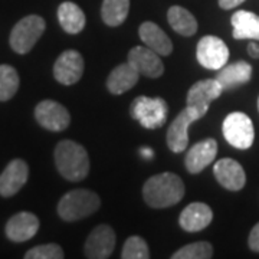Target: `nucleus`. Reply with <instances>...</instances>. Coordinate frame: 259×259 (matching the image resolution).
Instances as JSON below:
<instances>
[{"instance_id": "1", "label": "nucleus", "mask_w": 259, "mask_h": 259, "mask_svg": "<svg viewBox=\"0 0 259 259\" xmlns=\"http://www.w3.org/2000/svg\"><path fill=\"white\" fill-rule=\"evenodd\" d=\"M185 196V183L180 177L164 171L151 176L143 187V197L150 207L164 209L177 204Z\"/></svg>"}, {"instance_id": "2", "label": "nucleus", "mask_w": 259, "mask_h": 259, "mask_svg": "<svg viewBox=\"0 0 259 259\" xmlns=\"http://www.w3.org/2000/svg\"><path fill=\"white\" fill-rule=\"evenodd\" d=\"M55 164L59 175L69 182H81L90 173V157L87 150L72 140L58 143Z\"/></svg>"}, {"instance_id": "3", "label": "nucleus", "mask_w": 259, "mask_h": 259, "mask_svg": "<svg viewBox=\"0 0 259 259\" xmlns=\"http://www.w3.org/2000/svg\"><path fill=\"white\" fill-rule=\"evenodd\" d=\"M101 206L98 194L87 189H75L65 194L58 203V214L66 222L88 218Z\"/></svg>"}, {"instance_id": "4", "label": "nucleus", "mask_w": 259, "mask_h": 259, "mask_svg": "<svg viewBox=\"0 0 259 259\" xmlns=\"http://www.w3.org/2000/svg\"><path fill=\"white\" fill-rule=\"evenodd\" d=\"M44 32H45L44 18L37 15H29L26 18L20 19L15 25V28L12 29L9 39L10 47L16 54L25 55L35 47V44L44 35Z\"/></svg>"}, {"instance_id": "5", "label": "nucleus", "mask_w": 259, "mask_h": 259, "mask_svg": "<svg viewBox=\"0 0 259 259\" xmlns=\"http://www.w3.org/2000/svg\"><path fill=\"white\" fill-rule=\"evenodd\" d=\"M131 117L137 120L148 130H156L161 127L167 120L168 107L163 98H150V97H137L131 104Z\"/></svg>"}, {"instance_id": "6", "label": "nucleus", "mask_w": 259, "mask_h": 259, "mask_svg": "<svg viewBox=\"0 0 259 259\" xmlns=\"http://www.w3.org/2000/svg\"><path fill=\"white\" fill-rule=\"evenodd\" d=\"M222 131L225 140L232 147L248 150L255 140V128L249 117L245 112H231L223 120Z\"/></svg>"}, {"instance_id": "7", "label": "nucleus", "mask_w": 259, "mask_h": 259, "mask_svg": "<svg viewBox=\"0 0 259 259\" xmlns=\"http://www.w3.org/2000/svg\"><path fill=\"white\" fill-rule=\"evenodd\" d=\"M203 118L202 112L187 105L177 115L167 130V146L173 153H182L189 146V127L194 121Z\"/></svg>"}, {"instance_id": "8", "label": "nucleus", "mask_w": 259, "mask_h": 259, "mask_svg": "<svg viewBox=\"0 0 259 259\" xmlns=\"http://www.w3.org/2000/svg\"><path fill=\"white\" fill-rule=\"evenodd\" d=\"M196 58L203 68L216 71L226 65L229 59V49L221 37L207 35L199 40Z\"/></svg>"}, {"instance_id": "9", "label": "nucleus", "mask_w": 259, "mask_h": 259, "mask_svg": "<svg viewBox=\"0 0 259 259\" xmlns=\"http://www.w3.org/2000/svg\"><path fill=\"white\" fill-rule=\"evenodd\" d=\"M35 118L36 121L49 131H64L69 127L71 115L62 104L45 100L40 101L35 108Z\"/></svg>"}, {"instance_id": "10", "label": "nucleus", "mask_w": 259, "mask_h": 259, "mask_svg": "<svg viewBox=\"0 0 259 259\" xmlns=\"http://www.w3.org/2000/svg\"><path fill=\"white\" fill-rule=\"evenodd\" d=\"M83 74V58L82 55L74 51H65L58 56L54 65V76L62 85H74L76 83Z\"/></svg>"}, {"instance_id": "11", "label": "nucleus", "mask_w": 259, "mask_h": 259, "mask_svg": "<svg viewBox=\"0 0 259 259\" xmlns=\"http://www.w3.org/2000/svg\"><path fill=\"white\" fill-rule=\"evenodd\" d=\"M115 248V233L111 226L100 225L94 229L85 242V256L90 259L110 258Z\"/></svg>"}, {"instance_id": "12", "label": "nucleus", "mask_w": 259, "mask_h": 259, "mask_svg": "<svg viewBox=\"0 0 259 259\" xmlns=\"http://www.w3.org/2000/svg\"><path fill=\"white\" fill-rule=\"evenodd\" d=\"M213 175L219 185L231 192L241 190L246 183V173L243 167L233 158H221L219 161H216L213 167Z\"/></svg>"}, {"instance_id": "13", "label": "nucleus", "mask_w": 259, "mask_h": 259, "mask_svg": "<svg viewBox=\"0 0 259 259\" xmlns=\"http://www.w3.org/2000/svg\"><path fill=\"white\" fill-rule=\"evenodd\" d=\"M223 91L225 90L216 78L214 79H202V81L194 83L193 87L189 90L187 105L199 110L204 117V114L209 111L210 102L216 98H219Z\"/></svg>"}, {"instance_id": "14", "label": "nucleus", "mask_w": 259, "mask_h": 259, "mask_svg": "<svg viewBox=\"0 0 259 259\" xmlns=\"http://www.w3.org/2000/svg\"><path fill=\"white\" fill-rule=\"evenodd\" d=\"M128 62L140 75L147 78H160L164 72V65L157 52L148 47H134L128 52Z\"/></svg>"}, {"instance_id": "15", "label": "nucleus", "mask_w": 259, "mask_h": 259, "mask_svg": "<svg viewBox=\"0 0 259 259\" xmlns=\"http://www.w3.org/2000/svg\"><path fill=\"white\" fill-rule=\"evenodd\" d=\"M29 167L26 161L15 158L0 175V196L10 197L15 196L28 182Z\"/></svg>"}, {"instance_id": "16", "label": "nucleus", "mask_w": 259, "mask_h": 259, "mask_svg": "<svg viewBox=\"0 0 259 259\" xmlns=\"http://www.w3.org/2000/svg\"><path fill=\"white\" fill-rule=\"evenodd\" d=\"M218 154V143L216 140L206 139L196 143L193 147L189 148L185 158V166L189 173L197 175L203 171L206 167L212 163Z\"/></svg>"}, {"instance_id": "17", "label": "nucleus", "mask_w": 259, "mask_h": 259, "mask_svg": "<svg viewBox=\"0 0 259 259\" xmlns=\"http://www.w3.org/2000/svg\"><path fill=\"white\" fill-rule=\"evenodd\" d=\"M39 219L33 213L20 212L12 216L6 223V236L12 242H26L36 235Z\"/></svg>"}, {"instance_id": "18", "label": "nucleus", "mask_w": 259, "mask_h": 259, "mask_svg": "<svg viewBox=\"0 0 259 259\" xmlns=\"http://www.w3.org/2000/svg\"><path fill=\"white\" fill-rule=\"evenodd\" d=\"M213 219L212 209L207 204L194 202L186 206L180 213L179 223L180 228L186 232H200L206 229Z\"/></svg>"}, {"instance_id": "19", "label": "nucleus", "mask_w": 259, "mask_h": 259, "mask_svg": "<svg viewBox=\"0 0 259 259\" xmlns=\"http://www.w3.org/2000/svg\"><path fill=\"white\" fill-rule=\"evenodd\" d=\"M140 39L143 40V44L153 49L154 52H157L160 56H167L171 54L173 51V44L170 40V37L167 36L163 32V29L154 22H144L141 23L139 28Z\"/></svg>"}, {"instance_id": "20", "label": "nucleus", "mask_w": 259, "mask_h": 259, "mask_svg": "<svg viewBox=\"0 0 259 259\" xmlns=\"http://www.w3.org/2000/svg\"><path fill=\"white\" fill-rule=\"evenodd\" d=\"M139 78L140 72L130 62L121 64L117 68H114L111 74L108 75L107 88L114 95H121V94L127 93L139 82Z\"/></svg>"}, {"instance_id": "21", "label": "nucleus", "mask_w": 259, "mask_h": 259, "mask_svg": "<svg viewBox=\"0 0 259 259\" xmlns=\"http://www.w3.org/2000/svg\"><path fill=\"white\" fill-rule=\"evenodd\" d=\"M235 39H252L259 40V16L249 10H238L232 15Z\"/></svg>"}, {"instance_id": "22", "label": "nucleus", "mask_w": 259, "mask_h": 259, "mask_svg": "<svg viewBox=\"0 0 259 259\" xmlns=\"http://www.w3.org/2000/svg\"><path fill=\"white\" fill-rule=\"evenodd\" d=\"M250 76H252V66L245 61H239L221 68L216 79L221 82L223 90H232L249 82Z\"/></svg>"}, {"instance_id": "23", "label": "nucleus", "mask_w": 259, "mask_h": 259, "mask_svg": "<svg viewBox=\"0 0 259 259\" xmlns=\"http://www.w3.org/2000/svg\"><path fill=\"white\" fill-rule=\"evenodd\" d=\"M58 20L66 33L76 35L85 28V13L74 2H64L58 8Z\"/></svg>"}, {"instance_id": "24", "label": "nucleus", "mask_w": 259, "mask_h": 259, "mask_svg": "<svg viewBox=\"0 0 259 259\" xmlns=\"http://www.w3.org/2000/svg\"><path fill=\"white\" fill-rule=\"evenodd\" d=\"M167 20L171 29L182 36H193L197 32V20L182 6H171L167 12Z\"/></svg>"}, {"instance_id": "25", "label": "nucleus", "mask_w": 259, "mask_h": 259, "mask_svg": "<svg viewBox=\"0 0 259 259\" xmlns=\"http://www.w3.org/2000/svg\"><path fill=\"white\" fill-rule=\"evenodd\" d=\"M130 12V0H104L101 6V18L108 26H120L127 19Z\"/></svg>"}, {"instance_id": "26", "label": "nucleus", "mask_w": 259, "mask_h": 259, "mask_svg": "<svg viewBox=\"0 0 259 259\" xmlns=\"http://www.w3.org/2000/svg\"><path fill=\"white\" fill-rule=\"evenodd\" d=\"M19 75L10 65H0V101H9L19 90Z\"/></svg>"}, {"instance_id": "27", "label": "nucleus", "mask_w": 259, "mask_h": 259, "mask_svg": "<svg viewBox=\"0 0 259 259\" xmlns=\"http://www.w3.org/2000/svg\"><path fill=\"white\" fill-rule=\"evenodd\" d=\"M213 256V246L209 242H193L176 250L173 259H210Z\"/></svg>"}, {"instance_id": "28", "label": "nucleus", "mask_w": 259, "mask_h": 259, "mask_svg": "<svg viewBox=\"0 0 259 259\" xmlns=\"http://www.w3.org/2000/svg\"><path fill=\"white\" fill-rule=\"evenodd\" d=\"M122 259H147L150 258L147 242L140 236H130L124 243L121 252Z\"/></svg>"}, {"instance_id": "29", "label": "nucleus", "mask_w": 259, "mask_h": 259, "mask_svg": "<svg viewBox=\"0 0 259 259\" xmlns=\"http://www.w3.org/2000/svg\"><path fill=\"white\" fill-rule=\"evenodd\" d=\"M64 256V250L56 243L39 245L25 253L26 259H62Z\"/></svg>"}, {"instance_id": "30", "label": "nucleus", "mask_w": 259, "mask_h": 259, "mask_svg": "<svg viewBox=\"0 0 259 259\" xmlns=\"http://www.w3.org/2000/svg\"><path fill=\"white\" fill-rule=\"evenodd\" d=\"M248 245H249L250 250L259 252V222L256 223V225L252 228V231H250Z\"/></svg>"}, {"instance_id": "31", "label": "nucleus", "mask_w": 259, "mask_h": 259, "mask_svg": "<svg viewBox=\"0 0 259 259\" xmlns=\"http://www.w3.org/2000/svg\"><path fill=\"white\" fill-rule=\"evenodd\" d=\"M245 0H219V6L225 10H231L238 8Z\"/></svg>"}, {"instance_id": "32", "label": "nucleus", "mask_w": 259, "mask_h": 259, "mask_svg": "<svg viewBox=\"0 0 259 259\" xmlns=\"http://www.w3.org/2000/svg\"><path fill=\"white\" fill-rule=\"evenodd\" d=\"M248 54H249L252 58H255V59H258L259 58V47L255 42H250L249 45H248Z\"/></svg>"}, {"instance_id": "33", "label": "nucleus", "mask_w": 259, "mask_h": 259, "mask_svg": "<svg viewBox=\"0 0 259 259\" xmlns=\"http://www.w3.org/2000/svg\"><path fill=\"white\" fill-rule=\"evenodd\" d=\"M141 154H143L146 158L153 157V151H151L150 148H141Z\"/></svg>"}, {"instance_id": "34", "label": "nucleus", "mask_w": 259, "mask_h": 259, "mask_svg": "<svg viewBox=\"0 0 259 259\" xmlns=\"http://www.w3.org/2000/svg\"><path fill=\"white\" fill-rule=\"evenodd\" d=\"M258 110H259V98H258Z\"/></svg>"}]
</instances>
